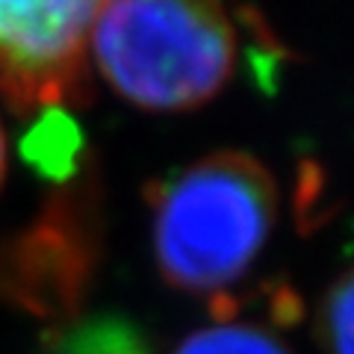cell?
Masks as SVG:
<instances>
[{
  "label": "cell",
  "instance_id": "cell-1",
  "mask_svg": "<svg viewBox=\"0 0 354 354\" xmlns=\"http://www.w3.org/2000/svg\"><path fill=\"white\" fill-rule=\"evenodd\" d=\"M242 18L230 0H101L88 62L148 113H189L236 77Z\"/></svg>",
  "mask_w": 354,
  "mask_h": 354
},
{
  "label": "cell",
  "instance_id": "cell-2",
  "mask_svg": "<svg viewBox=\"0 0 354 354\" xmlns=\"http://www.w3.org/2000/svg\"><path fill=\"white\" fill-rule=\"evenodd\" d=\"M278 207L272 171L242 151L207 153L171 174L151 207L162 281L192 295H225L269 245Z\"/></svg>",
  "mask_w": 354,
  "mask_h": 354
},
{
  "label": "cell",
  "instance_id": "cell-3",
  "mask_svg": "<svg viewBox=\"0 0 354 354\" xmlns=\"http://www.w3.org/2000/svg\"><path fill=\"white\" fill-rule=\"evenodd\" d=\"M101 248L95 177L50 195L39 216L0 242V301L39 319H65L83 304Z\"/></svg>",
  "mask_w": 354,
  "mask_h": 354
},
{
  "label": "cell",
  "instance_id": "cell-4",
  "mask_svg": "<svg viewBox=\"0 0 354 354\" xmlns=\"http://www.w3.org/2000/svg\"><path fill=\"white\" fill-rule=\"evenodd\" d=\"M101 0H0V95L18 113L77 104Z\"/></svg>",
  "mask_w": 354,
  "mask_h": 354
},
{
  "label": "cell",
  "instance_id": "cell-5",
  "mask_svg": "<svg viewBox=\"0 0 354 354\" xmlns=\"http://www.w3.org/2000/svg\"><path fill=\"white\" fill-rule=\"evenodd\" d=\"M171 354H292L290 346L257 322H236L216 313V322L183 337Z\"/></svg>",
  "mask_w": 354,
  "mask_h": 354
},
{
  "label": "cell",
  "instance_id": "cell-6",
  "mask_svg": "<svg viewBox=\"0 0 354 354\" xmlns=\"http://www.w3.org/2000/svg\"><path fill=\"white\" fill-rule=\"evenodd\" d=\"M351 272L330 283L322 304V337L328 354H351Z\"/></svg>",
  "mask_w": 354,
  "mask_h": 354
},
{
  "label": "cell",
  "instance_id": "cell-7",
  "mask_svg": "<svg viewBox=\"0 0 354 354\" xmlns=\"http://www.w3.org/2000/svg\"><path fill=\"white\" fill-rule=\"evenodd\" d=\"M3 174H6V136L3 127H0V183H3Z\"/></svg>",
  "mask_w": 354,
  "mask_h": 354
},
{
  "label": "cell",
  "instance_id": "cell-8",
  "mask_svg": "<svg viewBox=\"0 0 354 354\" xmlns=\"http://www.w3.org/2000/svg\"><path fill=\"white\" fill-rule=\"evenodd\" d=\"M59 354H80V351H71V348H65V346H62V351H59Z\"/></svg>",
  "mask_w": 354,
  "mask_h": 354
}]
</instances>
